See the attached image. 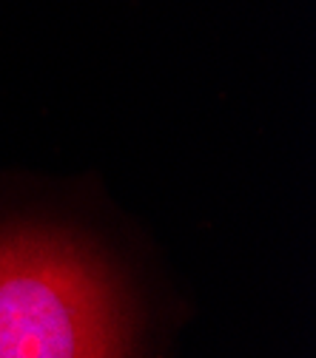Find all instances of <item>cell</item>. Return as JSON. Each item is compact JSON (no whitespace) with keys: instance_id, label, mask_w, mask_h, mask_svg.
Returning <instances> with one entry per match:
<instances>
[{"instance_id":"obj_1","label":"cell","mask_w":316,"mask_h":358,"mask_svg":"<svg viewBox=\"0 0 316 358\" xmlns=\"http://www.w3.org/2000/svg\"><path fill=\"white\" fill-rule=\"evenodd\" d=\"M0 358H134L111 267L66 234H0Z\"/></svg>"}]
</instances>
